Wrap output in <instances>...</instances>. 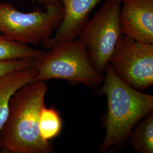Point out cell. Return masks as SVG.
Returning <instances> with one entry per match:
<instances>
[{
    "label": "cell",
    "mask_w": 153,
    "mask_h": 153,
    "mask_svg": "<svg viewBox=\"0 0 153 153\" xmlns=\"http://www.w3.org/2000/svg\"><path fill=\"white\" fill-rule=\"evenodd\" d=\"M62 127V120L59 112L53 108L43 107L39 119V131L42 139L50 141L57 137L60 134Z\"/></svg>",
    "instance_id": "obj_11"
},
{
    "label": "cell",
    "mask_w": 153,
    "mask_h": 153,
    "mask_svg": "<svg viewBox=\"0 0 153 153\" xmlns=\"http://www.w3.org/2000/svg\"><path fill=\"white\" fill-rule=\"evenodd\" d=\"M121 2L122 0H105L79 35L93 65L102 74L109 64V59L121 35Z\"/></svg>",
    "instance_id": "obj_5"
},
{
    "label": "cell",
    "mask_w": 153,
    "mask_h": 153,
    "mask_svg": "<svg viewBox=\"0 0 153 153\" xmlns=\"http://www.w3.org/2000/svg\"><path fill=\"white\" fill-rule=\"evenodd\" d=\"M63 16L61 0L45 11L36 7L30 13L20 11L10 3L0 2V34L21 44H38L52 36Z\"/></svg>",
    "instance_id": "obj_4"
},
{
    "label": "cell",
    "mask_w": 153,
    "mask_h": 153,
    "mask_svg": "<svg viewBox=\"0 0 153 153\" xmlns=\"http://www.w3.org/2000/svg\"><path fill=\"white\" fill-rule=\"evenodd\" d=\"M33 59L0 61V78L6 74L17 70L33 67Z\"/></svg>",
    "instance_id": "obj_13"
},
{
    "label": "cell",
    "mask_w": 153,
    "mask_h": 153,
    "mask_svg": "<svg viewBox=\"0 0 153 153\" xmlns=\"http://www.w3.org/2000/svg\"><path fill=\"white\" fill-rule=\"evenodd\" d=\"M49 50L33 59V67L37 71L35 82L62 79L73 86L81 84L91 88L103 83L104 76L93 65L79 39Z\"/></svg>",
    "instance_id": "obj_3"
},
{
    "label": "cell",
    "mask_w": 153,
    "mask_h": 153,
    "mask_svg": "<svg viewBox=\"0 0 153 153\" xmlns=\"http://www.w3.org/2000/svg\"><path fill=\"white\" fill-rule=\"evenodd\" d=\"M133 129L129 137L133 149L140 153H153V112L140 121Z\"/></svg>",
    "instance_id": "obj_10"
},
{
    "label": "cell",
    "mask_w": 153,
    "mask_h": 153,
    "mask_svg": "<svg viewBox=\"0 0 153 153\" xmlns=\"http://www.w3.org/2000/svg\"><path fill=\"white\" fill-rule=\"evenodd\" d=\"M36 74L33 66L11 71L0 78V131L7 119L11 98L23 86L35 82Z\"/></svg>",
    "instance_id": "obj_9"
},
{
    "label": "cell",
    "mask_w": 153,
    "mask_h": 153,
    "mask_svg": "<svg viewBox=\"0 0 153 153\" xmlns=\"http://www.w3.org/2000/svg\"><path fill=\"white\" fill-rule=\"evenodd\" d=\"M121 5V33L153 44V0H122Z\"/></svg>",
    "instance_id": "obj_8"
},
{
    "label": "cell",
    "mask_w": 153,
    "mask_h": 153,
    "mask_svg": "<svg viewBox=\"0 0 153 153\" xmlns=\"http://www.w3.org/2000/svg\"><path fill=\"white\" fill-rule=\"evenodd\" d=\"M109 65L123 82L143 91L153 84V44L121 34Z\"/></svg>",
    "instance_id": "obj_6"
},
{
    "label": "cell",
    "mask_w": 153,
    "mask_h": 153,
    "mask_svg": "<svg viewBox=\"0 0 153 153\" xmlns=\"http://www.w3.org/2000/svg\"><path fill=\"white\" fill-rule=\"evenodd\" d=\"M47 90L45 81H36L23 86L14 94L0 131L1 153L52 152L51 143L43 140L39 131V116Z\"/></svg>",
    "instance_id": "obj_1"
},
{
    "label": "cell",
    "mask_w": 153,
    "mask_h": 153,
    "mask_svg": "<svg viewBox=\"0 0 153 153\" xmlns=\"http://www.w3.org/2000/svg\"><path fill=\"white\" fill-rule=\"evenodd\" d=\"M43 51L33 49L6 38L0 34V61L34 59Z\"/></svg>",
    "instance_id": "obj_12"
},
{
    "label": "cell",
    "mask_w": 153,
    "mask_h": 153,
    "mask_svg": "<svg viewBox=\"0 0 153 153\" xmlns=\"http://www.w3.org/2000/svg\"><path fill=\"white\" fill-rule=\"evenodd\" d=\"M39 3L44 6L45 8H48L59 3L60 0H36Z\"/></svg>",
    "instance_id": "obj_14"
},
{
    "label": "cell",
    "mask_w": 153,
    "mask_h": 153,
    "mask_svg": "<svg viewBox=\"0 0 153 153\" xmlns=\"http://www.w3.org/2000/svg\"><path fill=\"white\" fill-rule=\"evenodd\" d=\"M64 16L54 36L42 43L47 49L76 39L89 20L90 13L103 0H61Z\"/></svg>",
    "instance_id": "obj_7"
},
{
    "label": "cell",
    "mask_w": 153,
    "mask_h": 153,
    "mask_svg": "<svg viewBox=\"0 0 153 153\" xmlns=\"http://www.w3.org/2000/svg\"><path fill=\"white\" fill-rule=\"evenodd\" d=\"M100 94L107 99L104 119L105 135L100 150L105 152L125 142L133 128L153 112V95L137 90L116 76L109 64Z\"/></svg>",
    "instance_id": "obj_2"
}]
</instances>
